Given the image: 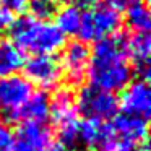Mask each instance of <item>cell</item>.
Masks as SVG:
<instances>
[{"mask_svg":"<svg viewBox=\"0 0 151 151\" xmlns=\"http://www.w3.org/2000/svg\"><path fill=\"white\" fill-rule=\"evenodd\" d=\"M111 130L112 137H117L122 143H127L130 146L143 145L148 137V120L135 117V115L120 114L114 117Z\"/></svg>","mask_w":151,"mask_h":151,"instance_id":"obj_11","label":"cell"},{"mask_svg":"<svg viewBox=\"0 0 151 151\" xmlns=\"http://www.w3.org/2000/svg\"><path fill=\"white\" fill-rule=\"evenodd\" d=\"M120 15L119 10L109 7V5H96L91 10L81 13V23H80L78 36L81 41H98L114 36L120 28Z\"/></svg>","mask_w":151,"mask_h":151,"instance_id":"obj_4","label":"cell"},{"mask_svg":"<svg viewBox=\"0 0 151 151\" xmlns=\"http://www.w3.org/2000/svg\"><path fill=\"white\" fill-rule=\"evenodd\" d=\"M106 2H107L106 5L115 8V10H120V8H127L130 4H133L135 0H106Z\"/></svg>","mask_w":151,"mask_h":151,"instance_id":"obj_23","label":"cell"},{"mask_svg":"<svg viewBox=\"0 0 151 151\" xmlns=\"http://www.w3.org/2000/svg\"><path fill=\"white\" fill-rule=\"evenodd\" d=\"M128 60L133 62L138 73H141L143 80L150 76V57H151V39L148 33H135L128 39H125Z\"/></svg>","mask_w":151,"mask_h":151,"instance_id":"obj_12","label":"cell"},{"mask_svg":"<svg viewBox=\"0 0 151 151\" xmlns=\"http://www.w3.org/2000/svg\"><path fill=\"white\" fill-rule=\"evenodd\" d=\"M12 23H13V17H12V13L8 10H5V8L0 7V34L10 29Z\"/></svg>","mask_w":151,"mask_h":151,"instance_id":"obj_22","label":"cell"},{"mask_svg":"<svg viewBox=\"0 0 151 151\" xmlns=\"http://www.w3.org/2000/svg\"><path fill=\"white\" fill-rule=\"evenodd\" d=\"M55 17V26L60 33L65 34H78L80 23H81V12L75 5H63L60 10H57Z\"/></svg>","mask_w":151,"mask_h":151,"instance_id":"obj_17","label":"cell"},{"mask_svg":"<svg viewBox=\"0 0 151 151\" xmlns=\"http://www.w3.org/2000/svg\"><path fill=\"white\" fill-rule=\"evenodd\" d=\"M33 93V85L21 75L0 78V115L7 120H18Z\"/></svg>","mask_w":151,"mask_h":151,"instance_id":"obj_5","label":"cell"},{"mask_svg":"<svg viewBox=\"0 0 151 151\" xmlns=\"http://www.w3.org/2000/svg\"><path fill=\"white\" fill-rule=\"evenodd\" d=\"M125 20H127V24L135 33H148L150 24H151V17H150V10H148L146 2L135 0L133 4L128 5Z\"/></svg>","mask_w":151,"mask_h":151,"instance_id":"obj_16","label":"cell"},{"mask_svg":"<svg viewBox=\"0 0 151 151\" xmlns=\"http://www.w3.org/2000/svg\"><path fill=\"white\" fill-rule=\"evenodd\" d=\"M89 86L109 93L122 91L132 80V67L124 36H109L96 42L86 70Z\"/></svg>","mask_w":151,"mask_h":151,"instance_id":"obj_1","label":"cell"},{"mask_svg":"<svg viewBox=\"0 0 151 151\" xmlns=\"http://www.w3.org/2000/svg\"><path fill=\"white\" fill-rule=\"evenodd\" d=\"M12 130L5 122H0V151H12Z\"/></svg>","mask_w":151,"mask_h":151,"instance_id":"obj_19","label":"cell"},{"mask_svg":"<svg viewBox=\"0 0 151 151\" xmlns=\"http://www.w3.org/2000/svg\"><path fill=\"white\" fill-rule=\"evenodd\" d=\"M112 140V130L107 122L85 119L80 120L78 128V146L85 148H101Z\"/></svg>","mask_w":151,"mask_h":151,"instance_id":"obj_13","label":"cell"},{"mask_svg":"<svg viewBox=\"0 0 151 151\" xmlns=\"http://www.w3.org/2000/svg\"><path fill=\"white\" fill-rule=\"evenodd\" d=\"M52 132L46 124L23 120L12 135V151H52Z\"/></svg>","mask_w":151,"mask_h":151,"instance_id":"obj_7","label":"cell"},{"mask_svg":"<svg viewBox=\"0 0 151 151\" xmlns=\"http://www.w3.org/2000/svg\"><path fill=\"white\" fill-rule=\"evenodd\" d=\"M73 94L68 89H59L50 101L49 117L55 125L57 137L63 150H73L78 146L80 117Z\"/></svg>","mask_w":151,"mask_h":151,"instance_id":"obj_3","label":"cell"},{"mask_svg":"<svg viewBox=\"0 0 151 151\" xmlns=\"http://www.w3.org/2000/svg\"><path fill=\"white\" fill-rule=\"evenodd\" d=\"M28 8L33 18L49 21L59 10V2L57 0H29Z\"/></svg>","mask_w":151,"mask_h":151,"instance_id":"obj_18","label":"cell"},{"mask_svg":"<svg viewBox=\"0 0 151 151\" xmlns=\"http://www.w3.org/2000/svg\"><path fill=\"white\" fill-rule=\"evenodd\" d=\"M57 2H59V4H65V5H68L70 2H72V0H57Z\"/></svg>","mask_w":151,"mask_h":151,"instance_id":"obj_26","label":"cell"},{"mask_svg":"<svg viewBox=\"0 0 151 151\" xmlns=\"http://www.w3.org/2000/svg\"><path fill=\"white\" fill-rule=\"evenodd\" d=\"M12 42L21 50L33 55H54L65 44V36L49 21L33 17H20L10 26Z\"/></svg>","mask_w":151,"mask_h":151,"instance_id":"obj_2","label":"cell"},{"mask_svg":"<svg viewBox=\"0 0 151 151\" xmlns=\"http://www.w3.org/2000/svg\"><path fill=\"white\" fill-rule=\"evenodd\" d=\"M50 112V99L47 98L46 93L37 91L33 93L28 99V102L24 104L23 111H21L20 119L28 122H39V124H44L49 117Z\"/></svg>","mask_w":151,"mask_h":151,"instance_id":"obj_14","label":"cell"},{"mask_svg":"<svg viewBox=\"0 0 151 151\" xmlns=\"http://www.w3.org/2000/svg\"><path fill=\"white\" fill-rule=\"evenodd\" d=\"M28 4H29V0H0V7L8 10L10 13L28 8Z\"/></svg>","mask_w":151,"mask_h":151,"instance_id":"obj_20","label":"cell"},{"mask_svg":"<svg viewBox=\"0 0 151 151\" xmlns=\"http://www.w3.org/2000/svg\"><path fill=\"white\" fill-rule=\"evenodd\" d=\"M23 52L12 41L0 39V78L15 75L23 67Z\"/></svg>","mask_w":151,"mask_h":151,"instance_id":"obj_15","label":"cell"},{"mask_svg":"<svg viewBox=\"0 0 151 151\" xmlns=\"http://www.w3.org/2000/svg\"><path fill=\"white\" fill-rule=\"evenodd\" d=\"M52 151H65V150H63L62 146H54V148H52Z\"/></svg>","mask_w":151,"mask_h":151,"instance_id":"obj_25","label":"cell"},{"mask_svg":"<svg viewBox=\"0 0 151 151\" xmlns=\"http://www.w3.org/2000/svg\"><path fill=\"white\" fill-rule=\"evenodd\" d=\"M98 151H135V150H133V146H130V145H127V143H122V141H119V140L117 141L111 140L106 145H102Z\"/></svg>","mask_w":151,"mask_h":151,"instance_id":"obj_21","label":"cell"},{"mask_svg":"<svg viewBox=\"0 0 151 151\" xmlns=\"http://www.w3.org/2000/svg\"><path fill=\"white\" fill-rule=\"evenodd\" d=\"M119 109H122V114L135 115L148 120L151 112V89L146 80L130 81L122 89Z\"/></svg>","mask_w":151,"mask_h":151,"instance_id":"obj_9","label":"cell"},{"mask_svg":"<svg viewBox=\"0 0 151 151\" xmlns=\"http://www.w3.org/2000/svg\"><path fill=\"white\" fill-rule=\"evenodd\" d=\"M76 109L86 119L94 120H111L117 115L119 99L114 93L98 89L94 86H86L76 98Z\"/></svg>","mask_w":151,"mask_h":151,"instance_id":"obj_6","label":"cell"},{"mask_svg":"<svg viewBox=\"0 0 151 151\" xmlns=\"http://www.w3.org/2000/svg\"><path fill=\"white\" fill-rule=\"evenodd\" d=\"M78 8H93L99 4V0H72Z\"/></svg>","mask_w":151,"mask_h":151,"instance_id":"obj_24","label":"cell"},{"mask_svg":"<svg viewBox=\"0 0 151 151\" xmlns=\"http://www.w3.org/2000/svg\"><path fill=\"white\" fill-rule=\"evenodd\" d=\"M89 57H91V52H89L86 42H83V41H73L65 46L62 52V59H60V67L70 83L78 85L86 76Z\"/></svg>","mask_w":151,"mask_h":151,"instance_id":"obj_10","label":"cell"},{"mask_svg":"<svg viewBox=\"0 0 151 151\" xmlns=\"http://www.w3.org/2000/svg\"><path fill=\"white\" fill-rule=\"evenodd\" d=\"M138 151H150V150H148L146 145H143V146H141V150H138Z\"/></svg>","mask_w":151,"mask_h":151,"instance_id":"obj_27","label":"cell"},{"mask_svg":"<svg viewBox=\"0 0 151 151\" xmlns=\"http://www.w3.org/2000/svg\"><path fill=\"white\" fill-rule=\"evenodd\" d=\"M24 78L34 86L42 89H52L60 83L63 76L60 60L54 55H33L26 63H23Z\"/></svg>","mask_w":151,"mask_h":151,"instance_id":"obj_8","label":"cell"}]
</instances>
